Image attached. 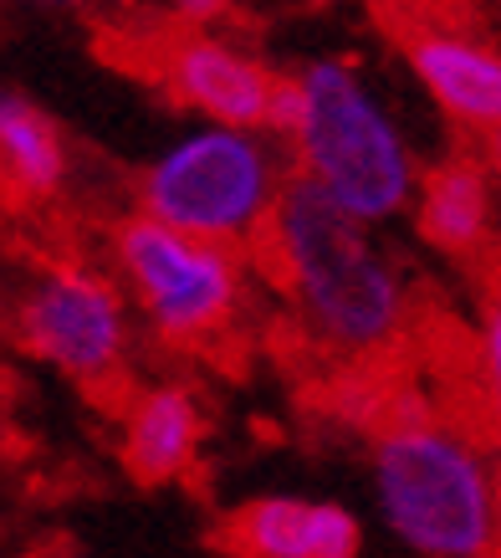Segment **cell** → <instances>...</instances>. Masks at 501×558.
<instances>
[{"label": "cell", "mask_w": 501, "mask_h": 558, "mask_svg": "<svg viewBox=\"0 0 501 558\" xmlns=\"http://www.w3.org/2000/svg\"><path fill=\"white\" fill-rule=\"evenodd\" d=\"M374 487L389 527L425 558H486L501 502L476 446L445 425L404 421L374 451Z\"/></svg>", "instance_id": "obj_2"}, {"label": "cell", "mask_w": 501, "mask_h": 558, "mask_svg": "<svg viewBox=\"0 0 501 558\" xmlns=\"http://www.w3.org/2000/svg\"><path fill=\"white\" fill-rule=\"evenodd\" d=\"M282 190L277 154L261 138L210 123L154 159L138 180V201L144 216L169 231L225 246L271 220Z\"/></svg>", "instance_id": "obj_4"}, {"label": "cell", "mask_w": 501, "mask_h": 558, "mask_svg": "<svg viewBox=\"0 0 501 558\" xmlns=\"http://www.w3.org/2000/svg\"><path fill=\"white\" fill-rule=\"evenodd\" d=\"M200 410L184 389H149L123 430V466L134 482H169L195 457Z\"/></svg>", "instance_id": "obj_9"}, {"label": "cell", "mask_w": 501, "mask_h": 558, "mask_svg": "<svg viewBox=\"0 0 501 558\" xmlns=\"http://www.w3.org/2000/svg\"><path fill=\"white\" fill-rule=\"evenodd\" d=\"M486 149H491V170L501 174V129H497V134H491V138H486Z\"/></svg>", "instance_id": "obj_16"}, {"label": "cell", "mask_w": 501, "mask_h": 558, "mask_svg": "<svg viewBox=\"0 0 501 558\" xmlns=\"http://www.w3.org/2000/svg\"><path fill=\"white\" fill-rule=\"evenodd\" d=\"M313 558H358V518L338 502H313Z\"/></svg>", "instance_id": "obj_13"}, {"label": "cell", "mask_w": 501, "mask_h": 558, "mask_svg": "<svg viewBox=\"0 0 501 558\" xmlns=\"http://www.w3.org/2000/svg\"><path fill=\"white\" fill-rule=\"evenodd\" d=\"M21 343L72 379H102L123 354V298L83 267H51L16 313Z\"/></svg>", "instance_id": "obj_6"}, {"label": "cell", "mask_w": 501, "mask_h": 558, "mask_svg": "<svg viewBox=\"0 0 501 558\" xmlns=\"http://www.w3.org/2000/svg\"><path fill=\"white\" fill-rule=\"evenodd\" d=\"M169 83L190 108H200L216 129H241L256 134L271 119V98H277V72H267L261 62H250L246 51L225 47V41H184L169 57Z\"/></svg>", "instance_id": "obj_7"}, {"label": "cell", "mask_w": 501, "mask_h": 558, "mask_svg": "<svg viewBox=\"0 0 501 558\" xmlns=\"http://www.w3.org/2000/svg\"><path fill=\"white\" fill-rule=\"evenodd\" d=\"M410 68L455 123H471V129H486V134L501 129L497 47H486L466 32H419L410 36Z\"/></svg>", "instance_id": "obj_8"}, {"label": "cell", "mask_w": 501, "mask_h": 558, "mask_svg": "<svg viewBox=\"0 0 501 558\" xmlns=\"http://www.w3.org/2000/svg\"><path fill=\"white\" fill-rule=\"evenodd\" d=\"M118 262L134 282L149 323L169 339L216 328L235 303V262L225 246L180 236L159 220H129L118 231Z\"/></svg>", "instance_id": "obj_5"}, {"label": "cell", "mask_w": 501, "mask_h": 558, "mask_svg": "<svg viewBox=\"0 0 501 558\" xmlns=\"http://www.w3.org/2000/svg\"><path fill=\"white\" fill-rule=\"evenodd\" d=\"M267 129L271 134H282V138H292V144L302 138V129H307V87H302V77H282V83H277Z\"/></svg>", "instance_id": "obj_14"}, {"label": "cell", "mask_w": 501, "mask_h": 558, "mask_svg": "<svg viewBox=\"0 0 501 558\" xmlns=\"http://www.w3.org/2000/svg\"><path fill=\"white\" fill-rule=\"evenodd\" d=\"M419 231L445 246V252H471L486 231V180L476 165H445L425 180L419 195Z\"/></svg>", "instance_id": "obj_11"}, {"label": "cell", "mask_w": 501, "mask_h": 558, "mask_svg": "<svg viewBox=\"0 0 501 558\" xmlns=\"http://www.w3.org/2000/svg\"><path fill=\"white\" fill-rule=\"evenodd\" d=\"M307 129H302V174L353 220H389L415 190V159L389 113L368 98L349 62L322 57L302 72Z\"/></svg>", "instance_id": "obj_3"}, {"label": "cell", "mask_w": 501, "mask_h": 558, "mask_svg": "<svg viewBox=\"0 0 501 558\" xmlns=\"http://www.w3.org/2000/svg\"><path fill=\"white\" fill-rule=\"evenodd\" d=\"M271 246L318 339L338 349H379L394 339L404 313L400 277L368 246L364 220L338 210L307 174L271 210Z\"/></svg>", "instance_id": "obj_1"}, {"label": "cell", "mask_w": 501, "mask_h": 558, "mask_svg": "<svg viewBox=\"0 0 501 558\" xmlns=\"http://www.w3.org/2000/svg\"><path fill=\"white\" fill-rule=\"evenodd\" d=\"M481 354H486V389H491V400H497V410H501V307L491 313V323H486Z\"/></svg>", "instance_id": "obj_15"}, {"label": "cell", "mask_w": 501, "mask_h": 558, "mask_svg": "<svg viewBox=\"0 0 501 558\" xmlns=\"http://www.w3.org/2000/svg\"><path fill=\"white\" fill-rule=\"evenodd\" d=\"M0 159H5L11 190L26 201L51 195L68 174V154H62V138H57L51 119L16 93L0 98Z\"/></svg>", "instance_id": "obj_10"}, {"label": "cell", "mask_w": 501, "mask_h": 558, "mask_svg": "<svg viewBox=\"0 0 501 558\" xmlns=\"http://www.w3.org/2000/svg\"><path fill=\"white\" fill-rule=\"evenodd\" d=\"M246 558H313V502L297 497H261L231 527Z\"/></svg>", "instance_id": "obj_12"}]
</instances>
